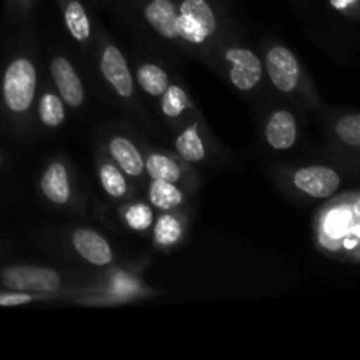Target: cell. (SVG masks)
I'll return each instance as SVG.
<instances>
[{
  "label": "cell",
  "instance_id": "7",
  "mask_svg": "<svg viewBox=\"0 0 360 360\" xmlns=\"http://www.w3.org/2000/svg\"><path fill=\"white\" fill-rule=\"evenodd\" d=\"M51 74L56 86H58L60 94H62L63 101L69 105H72V108L81 105V102H83L84 98L83 84H81L79 76L76 74L74 67L70 65L69 60L62 58V56L53 60Z\"/></svg>",
  "mask_w": 360,
  "mask_h": 360
},
{
  "label": "cell",
  "instance_id": "24",
  "mask_svg": "<svg viewBox=\"0 0 360 360\" xmlns=\"http://www.w3.org/2000/svg\"><path fill=\"white\" fill-rule=\"evenodd\" d=\"M181 236V227H179L178 220L172 217H162L160 221L157 224L155 229V238L160 245H174Z\"/></svg>",
  "mask_w": 360,
  "mask_h": 360
},
{
  "label": "cell",
  "instance_id": "25",
  "mask_svg": "<svg viewBox=\"0 0 360 360\" xmlns=\"http://www.w3.org/2000/svg\"><path fill=\"white\" fill-rule=\"evenodd\" d=\"M151 220H153V213L144 204H136V206L127 210V224L136 231H144V229L150 227Z\"/></svg>",
  "mask_w": 360,
  "mask_h": 360
},
{
  "label": "cell",
  "instance_id": "17",
  "mask_svg": "<svg viewBox=\"0 0 360 360\" xmlns=\"http://www.w3.org/2000/svg\"><path fill=\"white\" fill-rule=\"evenodd\" d=\"M179 155L188 162H199L204 158V144L197 134V127H190L176 141Z\"/></svg>",
  "mask_w": 360,
  "mask_h": 360
},
{
  "label": "cell",
  "instance_id": "15",
  "mask_svg": "<svg viewBox=\"0 0 360 360\" xmlns=\"http://www.w3.org/2000/svg\"><path fill=\"white\" fill-rule=\"evenodd\" d=\"M65 23L76 41H86L90 35V21H88L84 7L79 2H70L65 9Z\"/></svg>",
  "mask_w": 360,
  "mask_h": 360
},
{
  "label": "cell",
  "instance_id": "12",
  "mask_svg": "<svg viewBox=\"0 0 360 360\" xmlns=\"http://www.w3.org/2000/svg\"><path fill=\"white\" fill-rule=\"evenodd\" d=\"M111 153L115 160L123 167V171L130 176H141L144 171V162L137 148L130 141L123 137H115L111 141Z\"/></svg>",
  "mask_w": 360,
  "mask_h": 360
},
{
  "label": "cell",
  "instance_id": "2",
  "mask_svg": "<svg viewBox=\"0 0 360 360\" xmlns=\"http://www.w3.org/2000/svg\"><path fill=\"white\" fill-rule=\"evenodd\" d=\"M4 287L16 292H53L60 287V274L53 269L44 267H30V266H16L7 267L0 276Z\"/></svg>",
  "mask_w": 360,
  "mask_h": 360
},
{
  "label": "cell",
  "instance_id": "19",
  "mask_svg": "<svg viewBox=\"0 0 360 360\" xmlns=\"http://www.w3.org/2000/svg\"><path fill=\"white\" fill-rule=\"evenodd\" d=\"M39 115H41V120L44 125L58 127L63 122V118H65L62 101L56 95L46 94L41 98V104H39Z\"/></svg>",
  "mask_w": 360,
  "mask_h": 360
},
{
  "label": "cell",
  "instance_id": "8",
  "mask_svg": "<svg viewBox=\"0 0 360 360\" xmlns=\"http://www.w3.org/2000/svg\"><path fill=\"white\" fill-rule=\"evenodd\" d=\"M72 243L76 252L83 259H86L88 262L95 264V266H105V264L111 262V248H109L108 241L102 236H98L97 232L81 229V231L74 232Z\"/></svg>",
  "mask_w": 360,
  "mask_h": 360
},
{
  "label": "cell",
  "instance_id": "20",
  "mask_svg": "<svg viewBox=\"0 0 360 360\" xmlns=\"http://www.w3.org/2000/svg\"><path fill=\"white\" fill-rule=\"evenodd\" d=\"M188 98L186 94L179 86H167L164 91V101H162V109L167 116H179L185 111Z\"/></svg>",
  "mask_w": 360,
  "mask_h": 360
},
{
  "label": "cell",
  "instance_id": "28",
  "mask_svg": "<svg viewBox=\"0 0 360 360\" xmlns=\"http://www.w3.org/2000/svg\"><path fill=\"white\" fill-rule=\"evenodd\" d=\"M0 162H2V157H0Z\"/></svg>",
  "mask_w": 360,
  "mask_h": 360
},
{
  "label": "cell",
  "instance_id": "21",
  "mask_svg": "<svg viewBox=\"0 0 360 360\" xmlns=\"http://www.w3.org/2000/svg\"><path fill=\"white\" fill-rule=\"evenodd\" d=\"M101 181L105 192L111 197H122L127 192V183L123 179L122 172L115 165H104L101 171Z\"/></svg>",
  "mask_w": 360,
  "mask_h": 360
},
{
  "label": "cell",
  "instance_id": "23",
  "mask_svg": "<svg viewBox=\"0 0 360 360\" xmlns=\"http://www.w3.org/2000/svg\"><path fill=\"white\" fill-rule=\"evenodd\" d=\"M336 132L343 143L350 146H360V115L341 118L336 125Z\"/></svg>",
  "mask_w": 360,
  "mask_h": 360
},
{
  "label": "cell",
  "instance_id": "4",
  "mask_svg": "<svg viewBox=\"0 0 360 360\" xmlns=\"http://www.w3.org/2000/svg\"><path fill=\"white\" fill-rule=\"evenodd\" d=\"M294 183L308 195L323 199L336 192L341 179L338 172L329 167H304L295 172Z\"/></svg>",
  "mask_w": 360,
  "mask_h": 360
},
{
  "label": "cell",
  "instance_id": "22",
  "mask_svg": "<svg viewBox=\"0 0 360 360\" xmlns=\"http://www.w3.org/2000/svg\"><path fill=\"white\" fill-rule=\"evenodd\" d=\"M350 224L352 217L347 210L330 211L326 220V234L333 239L343 238L348 232V229H350Z\"/></svg>",
  "mask_w": 360,
  "mask_h": 360
},
{
  "label": "cell",
  "instance_id": "26",
  "mask_svg": "<svg viewBox=\"0 0 360 360\" xmlns=\"http://www.w3.org/2000/svg\"><path fill=\"white\" fill-rule=\"evenodd\" d=\"M32 301V295L27 292H0V306H20Z\"/></svg>",
  "mask_w": 360,
  "mask_h": 360
},
{
  "label": "cell",
  "instance_id": "27",
  "mask_svg": "<svg viewBox=\"0 0 360 360\" xmlns=\"http://www.w3.org/2000/svg\"><path fill=\"white\" fill-rule=\"evenodd\" d=\"M354 2L355 0H330V4H333L336 9H347V7H350Z\"/></svg>",
  "mask_w": 360,
  "mask_h": 360
},
{
  "label": "cell",
  "instance_id": "1",
  "mask_svg": "<svg viewBox=\"0 0 360 360\" xmlns=\"http://www.w3.org/2000/svg\"><path fill=\"white\" fill-rule=\"evenodd\" d=\"M35 67L25 58L9 63L4 74V101L14 112H23L30 108L35 95Z\"/></svg>",
  "mask_w": 360,
  "mask_h": 360
},
{
  "label": "cell",
  "instance_id": "16",
  "mask_svg": "<svg viewBox=\"0 0 360 360\" xmlns=\"http://www.w3.org/2000/svg\"><path fill=\"white\" fill-rule=\"evenodd\" d=\"M144 165L150 171L151 178L162 179V181L176 183L179 181V176H181L178 164L169 157H164V155H151Z\"/></svg>",
  "mask_w": 360,
  "mask_h": 360
},
{
  "label": "cell",
  "instance_id": "9",
  "mask_svg": "<svg viewBox=\"0 0 360 360\" xmlns=\"http://www.w3.org/2000/svg\"><path fill=\"white\" fill-rule=\"evenodd\" d=\"M266 137L274 150H288L294 146L295 137H297L294 116L288 111L274 112L267 123Z\"/></svg>",
  "mask_w": 360,
  "mask_h": 360
},
{
  "label": "cell",
  "instance_id": "3",
  "mask_svg": "<svg viewBox=\"0 0 360 360\" xmlns=\"http://www.w3.org/2000/svg\"><path fill=\"white\" fill-rule=\"evenodd\" d=\"M267 72L274 86L281 91L295 90L299 83V63L292 51L276 46L267 55Z\"/></svg>",
  "mask_w": 360,
  "mask_h": 360
},
{
  "label": "cell",
  "instance_id": "11",
  "mask_svg": "<svg viewBox=\"0 0 360 360\" xmlns=\"http://www.w3.org/2000/svg\"><path fill=\"white\" fill-rule=\"evenodd\" d=\"M42 192L51 202L63 204L70 197V185L67 171L62 164H51L42 174Z\"/></svg>",
  "mask_w": 360,
  "mask_h": 360
},
{
  "label": "cell",
  "instance_id": "13",
  "mask_svg": "<svg viewBox=\"0 0 360 360\" xmlns=\"http://www.w3.org/2000/svg\"><path fill=\"white\" fill-rule=\"evenodd\" d=\"M179 16H183L190 23L195 25L197 28H200L206 34V37L213 34L214 28H217L213 11H211V7L204 0H185L181 4V13H179Z\"/></svg>",
  "mask_w": 360,
  "mask_h": 360
},
{
  "label": "cell",
  "instance_id": "18",
  "mask_svg": "<svg viewBox=\"0 0 360 360\" xmlns=\"http://www.w3.org/2000/svg\"><path fill=\"white\" fill-rule=\"evenodd\" d=\"M137 79H139L141 86L151 95H162L167 88V76L164 70L157 65H143L137 72Z\"/></svg>",
  "mask_w": 360,
  "mask_h": 360
},
{
  "label": "cell",
  "instance_id": "10",
  "mask_svg": "<svg viewBox=\"0 0 360 360\" xmlns=\"http://www.w3.org/2000/svg\"><path fill=\"white\" fill-rule=\"evenodd\" d=\"M146 18L151 27L164 37H178V13L171 0H153L148 4Z\"/></svg>",
  "mask_w": 360,
  "mask_h": 360
},
{
  "label": "cell",
  "instance_id": "6",
  "mask_svg": "<svg viewBox=\"0 0 360 360\" xmlns=\"http://www.w3.org/2000/svg\"><path fill=\"white\" fill-rule=\"evenodd\" d=\"M101 69L105 79L112 84L118 95L122 97H130L134 90V81L130 76V70L127 67L125 58H123L122 51L115 46H108L102 55Z\"/></svg>",
  "mask_w": 360,
  "mask_h": 360
},
{
  "label": "cell",
  "instance_id": "14",
  "mask_svg": "<svg viewBox=\"0 0 360 360\" xmlns=\"http://www.w3.org/2000/svg\"><path fill=\"white\" fill-rule=\"evenodd\" d=\"M150 200L153 206L160 207V210H171V207L178 206L181 202L183 195L176 188L174 183L155 179L150 186Z\"/></svg>",
  "mask_w": 360,
  "mask_h": 360
},
{
  "label": "cell",
  "instance_id": "5",
  "mask_svg": "<svg viewBox=\"0 0 360 360\" xmlns=\"http://www.w3.org/2000/svg\"><path fill=\"white\" fill-rule=\"evenodd\" d=\"M227 60L232 63L231 81L239 90H252L262 76L260 60L248 49H231Z\"/></svg>",
  "mask_w": 360,
  "mask_h": 360
}]
</instances>
